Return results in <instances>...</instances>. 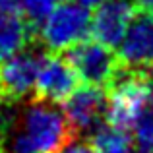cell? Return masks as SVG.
I'll return each mask as SVG.
<instances>
[{
	"label": "cell",
	"instance_id": "cell-1",
	"mask_svg": "<svg viewBox=\"0 0 153 153\" xmlns=\"http://www.w3.org/2000/svg\"><path fill=\"white\" fill-rule=\"evenodd\" d=\"M74 138V128L56 103L31 97L8 105L2 153H58Z\"/></svg>",
	"mask_w": 153,
	"mask_h": 153
},
{
	"label": "cell",
	"instance_id": "cell-2",
	"mask_svg": "<svg viewBox=\"0 0 153 153\" xmlns=\"http://www.w3.org/2000/svg\"><path fill=\"white\" fill-rule=\"evenodd\" d=\"M107 120L120 130L134 128L136 120L153 101L147 72L128 70L122 66L114 82L107 87Z\"/></svg>",
	"mask_w": 153,
	"mask_h": 153
},
{
	"label": "cell",
	"instance_id": "cell-3",
	"mask_svg": "<svg viewBox=\"0 0 153 153\" xmlns=\"http://www.w3.org/2000/svg\"><path fill=\"white\" fill-rule=\"evenodd\" d=\"M91 35L89 8L76 2H62L52 8L37 31V43L47 52H66Z\"/></svg>",
	"mask_w": 153,
	"mask_h": 153
},
{
	"label": "cell",
	"instance_id": "cell-4",
	"mask_svg": "<svg viewBox=\"0 0 153 153\" xmlns=\"http://www.w3.org/2000/svg\"><path fill=\"white\" fill-rule=\"evenodd\" d=\"M41 49L43 47L39 43H33L0 64V103L2 105H18L35 97L37 72L45 56Z\"/></svg>",
	"mask_w": 153,
	"mask_h": 153
},
{
	"label": "cell",
	"instance_id": "cell-5",
	"mask_svg": "<svg viewBox=\"0 0 153 153\" xmlns=\"http://www.w3.org/2000/svg\"><path fill=\"white\" fill-rule=\"evenodd\" d=\"M85 85L108 87L122 70L118 52L99 41H82L64 54Z\"/></svg>",
	"mask_w": 153,
	"mask_h": 153
},
{
	"label": "cell",
	"instance_id": "cell-6",
	"mask_svg": "<svg viewBox=\"0 0 153 153\" xmlns=\"http://www.w3.org/2000/svg\"><path fill=\"white\" fill-rule=\"evenodd\" d=\"M118 58L124 68L138 72L153 70V14L136 8V14L118 45Z\"/></svg>",
	"mask_w": 153,
	"mask_h": 153
},
{
	"label": "cell",
	"instance_id": "cell-7",
	"mask_svg": "<svg viewBox=\"0 0 153 153\" xmlns=\"http://www.w3.org/2000/svg\"><path fill=\"white\" fill-rule=\"evenodd\" d=\"M78 74L62 52H45L37 72L35 97L52 103H64L78 89Z\"/></svg>",
	"mask_w": 153,
	"mask_h": 153
},
{
	"label": "cell",
	"instance_id": "cell-8",
	"mask_svg": "<svg viewBox=\"0 0 153 153\" xmlns=\"http://www.w3.org/2000/svg\"><path fill=\"white\" fill-rule=\"evenodd\" d=\"M107 105L108 101L103 93V87L85 85L76 89L64 101L62 111L76 136H85L103 126V120L107 118Z\"/></svg>",
	"mask_w": 153,
	"mask_h": 153
},
{
	"label": "cell",
	"instance_id": "cell-9",
	"mask_svg": "<svg viewBox=\"0 0 153 153\" xmlns=\"http://www.w3.org/2000/svg\"><path fill=\"white\" fill-rule=\"evenodd\" d=\"M136 14V4L128 0H105L91 16V37L107 47H118Z\"/></svg>",
	"mask_w": 153,
	"mask_h": 153
},
{
	"label": "cell",
	"instance_id": "cell-10",
	"mask_svg": "<svg viewBox=\"0 0 153 153\" xmlns=\"http://www.w3.org/2000/svg\"><path fill=\"white\" fill-rule=\"evenodd\" d=\"M37 43V29L18 10H0V64Z\"/></svg>",
	"mask_w": 153,
	"mask_h": 153
},
{
	"label": "cell",
	"instance_id": "cell-11",
	"mask_svg": "<svg viewBox=\"0 0 153 153\" xmlns=\"http://www.w3.org/2000/svg\"><path fill=\"white\" fill-rule=\"evenodd\" d=\"M91 146L95 153H134L132 138L128 136V130H120L114 126H101L93 132Z\"/></svg>",
	"mask_w": 153,
	"mask_h": 153
},
{
	"label": "cell",
	"instance_id": "cell-12",
	"mask_svg": "<svg viewBox=\"0 0 153 153\" xmlns=\"http://www.w3.org/2000/svg\"><path fill=\"white\" fill-rule=\"evenodd\" d=\"M132 147L134 153H153V101L134 124Z\"/></svg>",
	"mask_w": 153,
	"mask_h": 153
},
{
	"label": "cell",
	"instance_id": "cell-13",
	"mask_svg": "<svg viewBox=\"0 0 153 153\" xmlns=\"http://www.w3.org/2000/svg\"><path fill=\"white\" fill-rule=\"evenodd\" d=\"M19 4L23 8V16L27 18V22L39 31L45 18L52 12L56 0H19Z\"/></svg>",
	"mask_w": 153,
	"mask_h": 153
},
{
	"label": "cell",
	"instance_id": "cell-14",
	"mask_svg": "<svg viewBox=\"0 0 153 153\" xmlns=\"http://www.w3.org/2000/svg\"><path fill=\"white\" fill-rule=\"evenodd\" d=\"M58 153H95V151H93V146H91V142L87 143L85 140H79L78 136H76V138L70 140V142H68Z\"/></svg>",
	"mask_w": 153,
	"mask_h": 153
},
{
	"label": "cell",
	"instance_id": "cell-15",
	"mask_svg": "<svg viewBox=\"0 0 153 153\" xmlns=\"http://www.w3.org/2000/svg\"><path fill=\"white\" fill-rule=\"evenodd\" d=\"M6 108L8 105L0 103V153H2V140H4V124H6Z\"/></svg>",
	"mask_w": 153,
	"mask_h": 153
},
{
	"label": "cell",
	"instance_id": "cell-16",
	"mask_svg": "<svg viewBox=\"0 0 153 153\" xmlns=\"http://www.w3.org/2000/svg\"><path fill=\"white\" fill-rule=\"evenodd\" d=\"M19 6V0H0V10L4 12H14L18 10Z\"/></svg>",
	"mask_w": 153,
	"mask_h": 153
},
{
	"label": "cell",
	"instance_id": "cell-17",
	"mask_svg": "<svg viewBox=\"0 0 153 153\" xmlns=\"http://www.w3.org/2000/svg\"><path fill=\"white\" fill-rule=\"evenodd\" d=\"M134 4H136L138 10H143V12L153 14V0H134Z\"/></svg>",
	"mask_w": 153,
	"mask_h": 153
},
{
	"label": "cell",
	"instance_id": "cell-18",
	"mask_svg": "<svg viewBox=\"0 0 153 153\" xmlns=\"http://www.w3.org/2000/svg\"><path fill=\"white\" fill-rule=\"evenodd\" d=\"M105 0H79V4H83V6L87 8H93V6H99V4H103Z\"/></svg>",
	"mask_w": 153,
	"mask_h": 153
},
{
	"label": "cell",
	"instance_id": "cell-19",
	"mask_svg": "<svg viewBox=\"0 0 153 153\" xmlns=\"http://www.w3.org/2000/svg\"><path fill=\"white\" fill-rule=\"evenodd\" d=\"M147 76H149V85H151V93H153V70H151Z\"/></svg>",
	"mask_w": 153,
	"mask_h": 153
}]
</instances>
